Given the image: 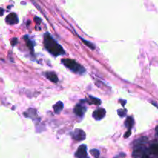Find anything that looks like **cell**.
<instances>
[{"instance_id": "cell-20", "label": "cell", "mask_w": 158, "mask_h": 158, "mask_svg": "<svg viewBox=\"0 0 158 158\" xmlns=\"http://www.w3.org/2000/svg\"><path fill=\"white\" fill-rule=\"evenodd\" d=\"M3 13H4V10L2 9V8H0V16L3 15Z\"/></svg>"}, {"instance_id": "cell-10", "label": "cell", "mask_w": 158, "mask_h": 158, "mask_svg": "<svg viewBox=\"0 0 158 158\" xmlns=\"http://www.w3.org/2000/svg\"><path fill=\"white\" fill-rule=\"evenodd\" d=\"M134 120L133 117H131V116H128L125 121V125L126 127H127V129L131 130V129L132 128L133 126H134Z\"/></svg>"}, {"instance_id": "cell-18", "label": "cell", "mask_w": 158, "mask_h": 158, "mask_svg": "<svg viewBox=\"0 0 158 158\" xmlns=\"http://www.w3.org/2000/svg\"><path fill=\"white\" fill-rule=\"evenodd\" d=\"M131 130H128V131H127V132L125 134V136H124V137L127 138V137H128V136H131Z\"/></svg>"}, {"instance_id": "cell-13", "label": "cell", "mask_w": 158, "mask_h": 158, "mask_svg": "<svg viewBox=\"0 0 158 158\" xmlns=\"http://www.w3.org/2000/svg\"><path fill=\"white\" fill-rule=\"evenodd\" d=\"M24 39H25V40H26V45H27V46L29 47V49H30V50H31L32 52H33V44L32 43V42L30 41V39H28L27 36H24Z\"/></svg>"}, {"instance_id": "cell-21", "label": "cell", "mask_w": 158, "mask_h": 158, "mask_svg": "<svg viewBox=\"0 0 158 158\" xmlns=\"http://www.w3.org/2000/svg\"><path fill=\"white\" fill-rule=\"evenodd\" d=\"M141 158H149V157H148V156H147V155L146 154H143V155L142 156Z\"/></svg>"}, {"instance_id": "cell-2", "label": "cell", "mask_w": 158, "mask_h": 158, "mask_svg": "<svg viewBox=\"0 0 158 158\" xmlns=\"http://www.w3.org/2000/svg\"><path fill=\"white\" fill-rule=\"evenodd\" d=\"M62 63L65 66H66L67 68L70 69L73 72H75V73H82L85 71L84 69L83 68V66L78 64L75 60H73V59H62Z\"/></svg>"}, {"instance_id": "cell-11", "label": "cell", "mask_w": 158, "mask_h": 158, "mask_svg": "<svg viewBox=\"0 0 158 158\" xmlns=\"http://www.w3.org/2000/svg\"><path fill=\"white\" fill-rule=\"evenodd\" d=\"M89 103L93 105H100L101 103V100L99 99L98 98L93 97V96H90V100H89Z\"/></svg>"}, {"instance_id": "cell-23", "label": "cell", "mask_w": 158, "mask_h": 158, "mask_svg": "<svg viewBox=\"0 0 158 158\" xmlns=\"http://www.w3.org/2000/svg\"><path fill=\"white\" fill-rule=\"evenodd\" d=\"M151 103H152V104L154 105V106H155V107H157L158 108V106H157V103H155V102H151Z\"/></svg>"}, {"instance_id": "cell-19", "label": "cell", "mask_w": 158, "mask_h": 158, "mask_svg": "<svg viewBox=\"0 0 158 158\" xmlns=\"http://www.w3.org/2000/svg\"><path fill=\"white\" fill-rule=\"evenodd\" d=\"M16 42H17V39L16 38H14V39L12 40V45H13V46H15V45L16 44Z\"/></svg>"}, {"instance_id": "cell-7", "label": "cell", "mask_w": 158, "mask_h": 158, "mask_svg": "<svg viewBox=\"0 0 158 158\" xmlns=\"http://www.w3.org/2000/svg\"><path fill=\"white\" fill-rule=\"evenodd\" d=\"M87 109L86 107H84L83 106L80 104L76 105L74 108V113H75L78 116H83L84 115V113H86Z\"/></svg>"}, {"instance_id": "cell-17", "label": "cell", "mask_w": 158, "mask_h": 158, "mask_svg": "<svg viewBox=\"0 0 158 158\" xmlns=\"http://www.w3.org/2000/svg\"><path fill=\"white\" fill-rule=\"evenodd\" d=\"M147 141V137H146V136H143V137L140 138V139H138V140H136V143L140 144V143H146Z\"/></svg>"}, {"instance_id": "cell-22", "label": "cell", "mask_w": 158, "mask_h": 158, "mask_svg": "<svg viewBox=\"0 0 158 158\" xmlns=\"http://www.w3.org/2000/svg\"><path fill=\"white\" fill-rule=\"evenodd\" d=\"M155 131H156L157 135L158 136V126H157V127H156V128H155Z\"/></svg>"}, {"instance_id": "cell-15", "label": "cell", "mask_w": 158, "mask_h": 158, "mask_svg": "<svg viewBox=\"0 0 158 158\" xmlns=\"http://www.w3.org/2000/svg\"><path fill=\"white\" fill-rule=\"evenodd\" d=\"M118 115L120 117H123L127 115V111L126 110H118Z\"/></svg>"}, {"instance_id": "cell-16", "label": "cell", "mask_w": 158, "mask_h": 158, "mask_svg": "<svg viewBox=\"0 0 158 158\" xmlns=\"http://www.w3.org/2000/svg\"><path fill=\"white\" fill-rule=\"evenodd\" d=\"M90 153L92 154L93 155L94 157H95L96 158H98L99 156V151H98V150H96V149H93V150H91L90 151Z\"/></svg>"}, {"instance_id": "cell-5", "label": "cell", "mask_w": 158, "mask_h": 158, "mask_svg": "<svg viewBox=\"0 0 158 158\" xmlns=\"http://www.w3.org/2000/svg\"><path fill=\"white\" fill-rule=\"evenodd\" d=\"M6 22L9 25H15V24H17L19 22L18 16H17L16 13H10L9 15H8L6 16Z\"/></svg>"}, {"instance_id": "cell-1", "label": "cell", "mask_w": 158, "mask_h": 158, "mask_svg": "<svg viewBox=\"0 0 158 158\" xmlns=\"http://www.w3.org/2000/svg\"><path fill=\"white\" fill-rule=\"evenodd\" d=\"M44 45L47 51L50 52L52 55L57 56L65 53L63 47L58 44L49 33H46L44 35Z\"/></svg>"}, {"instance_id": "cell-8", "label": "cell", "mask_w": 158, "mask_h": 158, "mask_svg": "<svg viewBox=\"0 0 158 158\" xmlns=\"http://www.w3.org/2000/svg\"><path fill=\"white\" fill-rule=\"evenodd\" d=\"M46 76L50 79L51 82L53 83H57L59 81V79H58V76L56 73H53V72H50V73H46Z\"/></svg>"}, {"instance_id": "cell-12", "label": "cell", "mask_w": 158, "mask_h": 158, "mask_svg": "<svg viewBox=\"0 0 158 158\" xmlns=\"http://www.w3.org/2000/svg\"><path fill=\"white\" fill-rule=\"evenodd\" d=\"M151 154L154 155H158V143H155L151 146Z\"/></svg>"}, {"instance_id": "cell-4", "label": "cell", "mask_w": 158, "mask_h": 158, "mask_svg": "<svg viewBox=\"0 0 158 158\" xmlns=\"http://www.w3.org/2000/svg\"><path fill=\"white\" fill-rule=\"evenodd\" d=\"M87 146L81 145L79 146L78 150L76 152V157L77 158H89L87 157Z\"/></svg>"}, {"instance_id": "cell-14", "label": "cell", "mask_w": 158, "mask_h": 158, "mask_svg": "<svg viewBox=\"0 0 158 158\" xmlns=\"http://www.w3.org/2000/svg\"><path fill=\"white\" fill-rule=\"evenodd\" d=\"M82 39L83 43H84V44L87 46H88L90 49H91V50H95V46L93 44L92 42H89V41H87V40H85V39Z\"/></svg>"}, {"instance_id": "cell-6", "label": "cell", "mask_w": 158, "mask_h": 158, "mask_svg": "<svg viewBox=\"0 0 158 158\" xmlns=\"http://www.w3.org/2000/svg\"><path fill=\"white\" fill-rule=\"evenodd\" d=\"M106 115V111L104 109H98L96 110L93 113V116L96 120H100L103 119Z\"/></svg>"}, {"instance_id": "cell-9", "label": "cell", "mask_w": 158, "mask_h": 158, "mask_svg": "<svg viewBox=\"0 0 158 158\" xmlns=\"http://www.w3.org/2000/svg\"><path fill=\"white\" fill-rule=\"evenodd\" d=\"M63 103L60 101L57 102V103L53 106L54 112H55V113L56 114H59L61 111H63Z\"/></svg>"}, {"instance_id": "cell-3", "label": "cell", "mask_w": 158, "mask_h": 158, "mask_svg": "<svg viewBox=\"0 0 158 158\" xmlns=\"http://www.w3.org/2000/svg\"><path fill=\"white\" fill-rule=\"evenodd\" d=\"M72 136L75 140L81 141V140H83L86 139V133L83 130H81V129H76L75 131H73V133Z\"/></svg>"}]
</instances>
